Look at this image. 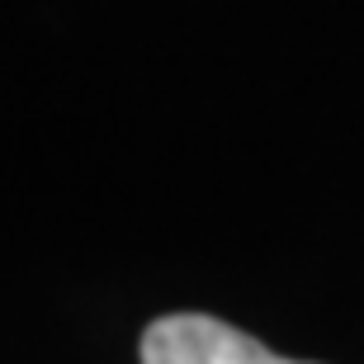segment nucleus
<instances>
[{
  "label": "nucleus",
  "instance_id": "nucleus-1",
  "mask_svg": "<svg viewBox=\"0 0 364 364\" xmlns=\"http://www.w3.org/2000/svg\"><path fill=\"white\" fill-rule=\"evenodd\" d=\"M137 360L142 364H303V360L274 355L256 336H246L232 322L208 317V312H171V317H156L142 331Z\"/></svg>",
  "mask_w": 364,
  "mask_h": 364
}]
</instances>
